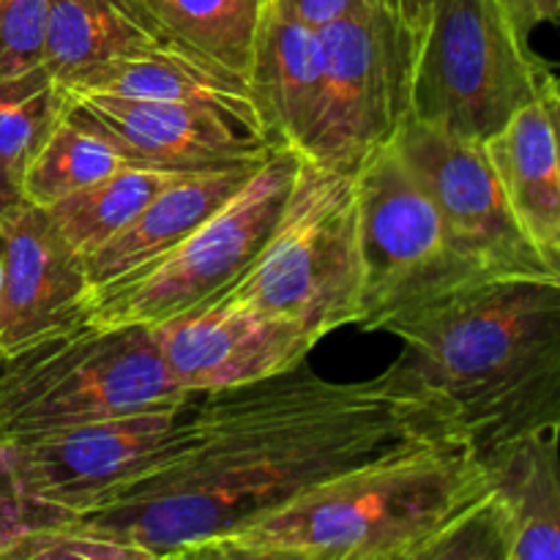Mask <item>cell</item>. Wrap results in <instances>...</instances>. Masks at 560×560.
<instances>
[{"mask_svg":"<svg viewBox=\"0 0 560 560\" xmlns=\"http://www.w3.org/2000/svg\"><path fill=\"white\" fill-rule=\"evenodd\" d=\"M197 427L184 452L60 523L162 556L238 534L364 465L468 443L452 410L394 364L370 381L337 383L304 361L268 381L200 394Z\"/></svg>","mask_w":560,"mask_h":560,"instance_id":"1","label":"cell"},{"mask_svg":"<svg viewBox=\"0 0 560 560\" xmlns=\"http://www.w3.org/2000/svg\"><path fill=\"white\" fill-rule=\"evenodd\" d=\"M386 334L402 375L441 399L474 454L560 427V279H487Z\"/></svg>","mask_w":560,"mask_h":560,"instance_id":"2","label":"cell"},{"mask_svg":"<svg viewBox=\"0 0 560 560\" xmlns=\"http://www.w3.org/2000/svg\"><path fill=\"white\" fill-rule=\"evenodd\" d=\"M490 492L468 443H438L312 487L238 534L328 560H388Z\"/></svg>","mask_w":560,"mask_h":560,"instance_id":"3","label":"cell"},{"mask_svg":"<svg viewBox=\"0 0 560 560\" xmlns=\"http://www.w3.org/2000/svg\"><path fill=\"white\" fill-rule=\"evenodd\" d=\"M151 328L80 326L0 361V443L184 402Z\"/></svg>","mask_w":560,"mask_h":560,"instance_id":"4","label":"cell"},{"mask_svg":"<svg viewBox=\"0 0 560 560\" xmlns=\"http://www.w3.org/2000/svg\"><path fill=\"white\" fill-rule=\"evenodd\" d=\"M224 295L299 323L315 342L361 320V235L355 175L299 156L271 235ZM222 299V295H219Z\"/></svg>","mask_w":560,"mask_h":560,"instance_id":"5","label":"cell"},{"mask_svg":"<svg viewBox=\"0 0 560 560\" xmlns=\"http://www.w3.org/2000/svg\"><path fill=\"white\" fill-rule=\"evenodd\" d=\"M558 80L514 31L501 0H432L416 42L410 118L485 142Z\"/></svg>","mask_w":560,"mask_h":560,"instance_id":"6","label":"cell"},{"mask_svg":"<svg viewBox=\"0 0 560 560\" xmlns=\"http://www.w3.org/2000/svg\"><path fill=\"white\" fill-rule=\"evenodd\" d=\"M361 235L364 331L394 323L487 282V273L452 235L441 211L397 145L386 142L355 173Z\"/></svg>","mask_w":560,"mask_h":560,"instance_id":"7","label":"cell"},{"mask_svg":"<svg viewBox=\"0 0 560 560\" xmlns=\"http://www.w3.org/2000/svg\"><path fill=\"white\" fill-rule=\"evenodd\" d=\"M299 153L271 151L252 178L173 249L91 290L85 326L153 328L228 293L260 255L293 186Z\"/></svg>","mask_w":560,"mask_h":560,"instance_id":"8","label":"cell"},{"mask_svg":"<svg viewBox=\"0 0 560 560\" xmlns=\"http://www.w3.org/2000/svg\"><path fill=\"white\" fill-rule=\"evenodd\" d=\"M197 399L0 443L20 528L60 523L184 452L200 432Z\"/></svg>","mask_w":560,"mask_h":560,"instance_id":"9","label":"cell"},{"mask_svg":"<svg viewBox=\"0 0 560 560\" xmlns=\"http://www.w3.org/2000/svg\"><path fill=\"white\" fill-rule=\"evenodd\" d=\"M320 113L299 156L355 175L410 118L416 36L383 0L320 27Z\"/></svg>","mask_w":560,"mask_h":560,"instance_id":"10","label":"cell"},{"mask_svg":"<svg viewBox=\"0 0 560 560\" xmlns=\"http://www.w3.org/2000/svg\"><path fill=\"white\" fill-rule=\"evenodd\" d=\"M394 145L441 211L457 244L490 279H560L514 219L481 142L408 118Z\"/></svg>","mask_w":560,"mask_h":560,"instance_id":"11","label":"cell"},{"mask_svg":"<svg viewBox=\"0 0 560 560\" xmlns=\"http://www.w3.org/2000/svg\"><path fill=\"white\" fill-rule=\"evenodd\" d=\"M170 377L184 394H213L284 375L315 339L282 315L222 295L151 328Z\"/></svg>","mask_w":560,"mask_h":560,"instance_id":"12","label":"cell"},{"mask_svg":"<svg viewBox=\"0 0 560 560\" xmlns=\"http://www.w3.org/2000/svg\"><path fill=\"white\" fill-rule=\"evenodd\" d=\"M66 115L107 137L131 164L184 175L260 164L271 153L257 126L202 104L66 93Z\"/></svg>","mask_w":560,"mask_h":560,"instance_id":"13","label":"cell"},{"mask_svg":"<svg viewBox=\"0 0 560 560\" xmlns=\"http://www.w3.org/2000/svg\"><path fill=\"white\" fill-rule=\"evenodd\" d=\"M0 361L85 326V262L44 208L16 202L0 219Z\"/></svg>","mask_w":560,"mask_h":560,"instance_id":"14","label":"cell"},{"mask_svg":"<svg viewBox=\"0 0 560 560\" xmlns=\"http://www.w3.org/2000/svg\"><path fill=\"white\" fill-rule=\"evenodd\" d=\"M558 115L556 80L517 109L501 131L481 142L514 219L556 271H560Z\"/></svg>","mask_w":560,"mask_h":560,"instance_id":"15","label":"cell"},{"mask_svg":"<svg viewBox=\"0 0 560 560\" xmlns=\"http://www.w3.org/2000/svg\"><path fill=\"white\" fill-rule=\"evenodd\" d=\"M246 88L271 151H301L323 96L320 31L266 0L257 25Z\"/></svg>","mask_w":560,"mask_h":560,"instance_id":"16","label":"cell"},{"mask_svg":"<svg viewBox=\"0 0 560 560\" xmlns=\"http://www.w3.org/2000/svg\"><path fill=\"white\" fill-rule=\"evenodd\" d=\"M560 427L523 432L479 452L506 514L514 560H560Z\"/></svg>","mask_w":560,"mask_h":560,"instance_id":"17","label":"cell"},{"mask_svg":"<svg viewBox=\"0 0 560 560\" xmlns=\"http://www.w3.org/2000/svg\"><path fill=\"white\" fill-rule=\"evenodd\" d=\"M260 164L208 170V173H191L173 180L124 230H118L113 238L104 241L85 257L91 290L118 282L173 249L180 238H186L191 230L213 217Z\"/></svg>","mask_w":560,"mask_h":560,"instance_id":"18","label":"cell"},{"mask_svg":"<svg viewBox=\"0 0 560 560\" xmlns=\"http://www.w3.org/2000/svg\"><path fill=\"white\" fill-rule=\"evenodd\" d=\"M173 44L140 0H47L42 63L63 91L129 55Z\"/></svg>","mask_w":560,"mask_h":560,"instance_id":"19","label":"cell"},{"mask_svg":"<svg viewBox=\"0 0 560 560\" xmlns=\"http://www.w3.org/2000/svg\"><path fill=\"white\" fill-rule=\"evenodd\" d=\"M63 93H98V96L202 104V107L235 115V118L260 129L244 77L222 69L213 60L202 58V55L191 52L175 42L107 63L104 69L85 77L80 85Z\"/></svg>","mask_w":560,"mask_h":560,"instance_id":"20","label":"cell"},{"mask_svg":"<svg viewBox=\"0 0 560 560\" xmlns=\"http://www.w3.org/2000/svg\"><path fill=\"white\" fill-rule=\"evenodd\" d=\"M178 178H184V173L129 164L109 178L98 180L44 211L49 213L66 244L85 262L93 249H98L104 241L124 230L159 191L167 189Z\"/></svg>","mask_w":560,"mask_h":560,"instance_id":"21","label":"cell"},{"mask_svg":"<svg viewBox=\"0 0 560 560\" xmlns=\"http://www.w3.org/2000/svg\"><path fill=\"white\" fill-rule=\"evenodd\" d=\"M180 47L244 77L266 0H140Z\"/></svg>","mask_w":560,"mask_h":560,"instance_id":"22","label":"cell"},{"mask_svg":"<svg viewBox=\"0 0 560 560\" xmlns=\"http://www.w3.org/2000/svg\"><path fill=\"white\" fill-rule=\"evenodd\" d=\"M129 164L107 137L85 129L63 113L22 175V200L36 208H52Z\"/></svg>","mask_w":560,"mask_h":560,"instance_id":"23","label":"cell"},{"mask_svg":"<svg viewBox=\"0 0 560 560\" xmlns=\"http://www.w3.org/2000/svg\"><path fill=\"white\" fill-rule=\"evenodd\" d=\"M66 113V93L47 69L0 77V170L20 184Z\"/></svg>","mask_w":560,"mask_h":560,"instance_id":"24","label":"cell"},{"mask_svg":"<svg viewBox=\"0 0 560 560\" xmlns=\"http://www.w3.org/2000/svg\"><path fill=\"white\" fill-rule=\"evenodd\" d=\"M388 560H514L506 514L487 492L435 534Z\"/></svg>","mask_w":560,"mask_h":560,"instance_id":"25","label":"cell"},{"mask_svg":"<svg viewBox=\"0 0 560 560\" xmlns=\"http://www.w3.org/2000/svg\"><path fill=\"white\" fill-rule=\"evenodd\" d=\"M0 560H156V552L80 525L49 523L5 536Z\"/></svg>","mask_w":560,"mask_h":560,"instance_id":"26","label":"cell"},{"mask_svg":"<svg viewBox=\"0 0 560 560\" xmlns=\"http://www.w3.org/2000/svg\"><path fill=\"white\" fill-rule=\"evenodd\" d=\"M47 0H0V77L42 66Z\"/></svg>","mask_w":560,"mask_h":560,"instance_id":"27","label":"cell"},{"mask_svg":"<svg viewBox=\"0 0 560 560\" xmlns=\"http://www.w3.org/2000/svg\"><path fill=\"white\" fill-rule=\"evenodd\" d=\"M178 552L184 560H328L306 550V547L252 539V536L244 534L211 536V539L180 547Z\"/></svg>","mask_w":560,"mask_h":560,"instance_id":"28","label":"cell"},{"mask_svg":"<svg viewBox=\"0 0 560 560\" xmlns=\"http://www.w3.org/2000/svg\"><path fill=\"white\" fill-rule=\"evenodd\" d=\"M273 3H277L284 14L293 16V20L320 31V27L342 20L350 11L375 3V0H273Z\"/></svg>","mask_w":560,"mask_h":560,"instance_id":"29","label":"cell"},{"mask_svg":"<svg viewBox=\"0 0 560 560\" xmlns=\"http://www.w3.org/2000/svg\"><path fill=\"white\" fill-rule=\"evenodd\" d=\"M501 5L525 42H530L536 27L556 25L560 16V0H501Z\"/></svg>","mask_w":560,"mask_h":560,"instance_id":"30","label":"cell"},{"mask_svg":"<svg viewBox=\"0 0 560 560\" xmlns=\"http://www.w3.org/2000/svg\"><path fill=\"white\" fill-rule=\"evenodd\" d=\"M383 3L397 14V20L402 22V25L413 33L416 42H419V36L427 27V20H430L432 0H383Z\"/></svg>","mask_w":560,"mask_h":560,"instance_id":"31","label":"cell"},{"mask_svg":"<svg viewBox=\"0 0 560 560\" xmlns=\"http://www.w3.org/2000/svg\"><path fill=\"white\" fill-rule=\"evenodd\" d=\"M14 530H20V506H16V498L11 492L3 454H0V541L14 534Z\"/></svg>","mask_w":560,"mask_h":560,"instance_id":"32","label":"cell"},{"mask_svg":"<svg viewBox=\"0 0 560 560\" xmlns=\"http://www.w3.org/2000/svg\"><path fill=\"white\" fill-rule=\"evenodd\" d=\"M16 202H22L20 184H16V180H11L9 175L0 170V219H3L5 213L16 206Z\"/></svg>","mask_w":560,"mask_h":560,"instance_id":"33","label":"cell"},{"mask_svg":"<svg viewBox=\"0 0 560 560\" xmlns=\"http://www.w3.org/2000/svg\"><path fill=\"white\" fill-rule=\"evenodd\" d=\"M156 560H184V556H180L178 550H173V552H162V556H156Z\"/></svg>","mask_w":560,"mask_h":560,"instance_id":"34","label":"cell"},{"mask_svg":"<svg viewBox=\"0 0 560 560\" xmlns=\"http://www.w3.org/2000/svg\"><path fill=\"white\" fill-rule=\"evenodd\" d=\"M0 266H3V235H0Z\"/></svg>","mask_w":560,"mask_h":560,"instance_id":"35","label":"cell"}]
</instances>
